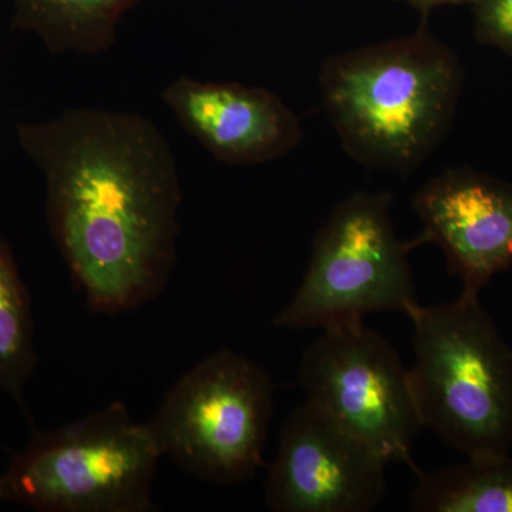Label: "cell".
Listing matches in <instances>:
<instances>
[{
    "instance_id": "6da1fadb",
    "label": "cell",
    "mask_w": 512,
    "mask_h": 512,
    "mask_svg": "<svg viewBox=\"0 0 512 512\" xmlns=\"http://www.w3.org/2000/svg\"><path fill=\"white\" fill-rule=\"evenodd\" d=\"M46 185L52 237L87 306L120 315L153 301L177 261L180 174L143 114L70 109L16 127Z\"/></svg>"
},
{
    "instance_id": "7a4b0ae2",
    "label": "cell",
    "mask_w": 512,
    "mask_h": 512,
    "mask_svg": "<svg viewBox=\"0 0 512 512\" xmlns=\"http://www.w3.org/2000/svg\"><path fill=\"white\" fill-rule=\"evenodd\" d=\"M463 79L456 52L423 25L412 36L329 57L320 99L357 163L410 173L446 138Z\"/></svg>"
},
{
    "instance_id": "3957f363",
    "label": "cell",
    "mask_w": 512,
    "mask_h": 512,
    "mask_svg": "<svg viewBox=\"0 0 512 512\" xmlns=\"http://www.w3.org/2000/svg\"><path fill=\"white\" fill-rule=\"evenodd\" d=\"M416 363L410 386L423 427L467 457L512 447V350L474 293L407 308Z\"/></svg>"
},
{
    "instance_id": "277c9868",
    "label": "cell",
    "mask_w": 512,
    "mask_h": 512,
    "mask_svg": "<svg viewBox=\"0 0 512 512\" xmlns=\"http://www.w3.org/2000/svg\"><path fill=\"white\" fill-rule=\"evenodd\" d=\"M163 457L150 424L110 403L55 430H33L0 476L3 501L42 512H147Z\"/></svg>"
},
{
    "instance_id": "5b68a950",
    "label": "cell",
    "mask_w": 512,
    "mask_h": 512,
    "mask_svg": "<svg viewBox=\"0 0 512 512\" xmlns=\"http://www.w3.org/2000/svg\"><path fill=\"white\" fill-rule=\"evenodd\" d=\"M392 195L356 192L340 201L313 241L302 284L274 325L329 329L399 312L417 302L410 252L429 244L423 232L402 241L394 231Z\"/></svg>"
},
{
    "instance_id": "8992f818",
    "label": "cell",
    "mask_w": 512,
    "mask_h": 512,
    "mask_svg": "<svg viewBox=\"0 0 512 512\" xmlns=\"http://www.w3.org/2000/svg\"><path fill=\"white\" fill-rule=\"evenodd\" d=\"M274 384L247 357L222 349L165 394L148 421L163 456L212 484L251 480L262 466Z\"/></svg>"
},
{
    "instance_id": "52a82bcc",
    "label": "cell",
    "mask_w": 512,
    "mask_h": 512,
    "mask_svg": "<svg viewBox=\"0 0 512 512\" xmlns=\"http://www.w3.org/2000/svg\"><path fill=\"white\" fill-rule=\"evenodd\" d=\"M306 402L389 463L419 473L412 450L423 429L409 370L365 322L325 329L305 350L298 376Z\"/></svg>"
},
{
    "instance_id": "ba28073f",
    "label": "cell",
    "mask_w": 512,
    "mask_h": 512,
    "mask_svg": "<svg viewBox=\"0 0 512 512\" xmlns=\"http://www.w3.org/2000/svg\"><path fill=\"white\" fill-rule=\"evenodd\" d=\"M387 463L372 448L306 402L279 436L265 483L275 512H369L386 494Z\"/></svg>"
},
{
    "instance_id": "9c48e42d",
    "label": "cell",
    "mask_w": 512,
    "mask_h": 512,
    "mask_svg": "<svg viewBox=\"0 0 512 512\" xmlns=\"http://www.w3.org/2000/svg\"><path fill=\"white\" fill-rule=\"evenodd\" d=\"M427 242L439 245L463 292L478 295L512 266V184L454 168L427 181L413 200Z\"/></svg>"
},
{
    "instance_id": "30bf717a",
    "label": "cell",
    "mask_w": 512,
    "mask_h": 512,
    "mask_svg": "<svg viewBox=\"0 0 512 512\" xmlns=\"http://www.w3.org/2000/svg\"><path fill=\"white\" fill-rule=\"evenodd\" d=\"M161 100L184 130L224 164L278 160L302 140L295 113L262 87L180 76L164 87Z\"/></svg>"
},
{
    "instance_id": "8fae6325",
    "label": "cell",
    "mask_w": 512,
    "mask_h": 512,
    "mask_svg": "<svg viewBox=\"0 0 512 512\" xmlns=\"http://www.w3.org/2000/svg\"><path fill=\"white\" fill-rule=\"evenodd\" d=\"M137 0H13V28L33 33L55 55H100L116 42Z\"/></svg>"
},
{
    "instance_id": "7c38bea8",
    "label": "cell",
    "mask_w": 512,
    "mask_h": 512,
    "mask_svg": "<svg viewBox=\"0 0 512 512\" xmlns=\"http://www.w3.org/2000/svg\"><path fill=\"white\" fill-rule=\"evenodd\" d=\"M412 494L417 512H512V460L501 456L468 457L466 464L419 473Z\"/></svg>"
},
{
    "instance_id": "4fadbf2b",
    "label": "cell",
    "mask_w": 512,
    "mask_h": 512,
    "mask_svg": "<svg viewBox=\"0 0 512 512\" xmlns=\"http://www.w3.org/2000/svg\"><path fill=\"white\" fill-rule=\"evenodd\" d=\"M36 363L35 323L28 289L12 251L0 237V389L23 409V392Z\"/></svg>"
},
{
    "instance_id": "5bb4252c",
    "label": "cell",
    "mask_w": 512,
    "mask_h": 512,
    "mask_svg": "<svg viewBox=\"0 0 512 512\" xmlns=\"http://www.w3.org/2000/svg\"><path fill=\"white\" fill-rule=\"evenodd\" d=\"M473 6L478 42L497 47L512 59V0H476Z\"/></svg>"
},
{
    "instance_id": "9a60e30c",
    "label": "cell",
    "mask_w": 512,
    "mask_h": 512,
    "mask_svg": "<svg viewBox=\"0 0 512 512\" xmlns=\"http://www.w3.org/2000/svg\"><path fill=\"white\" fill-rule=\"evenodd\" d=\"M397 2H406L423 12H429L430 9L437 8V6L466 5V3L473 5L476 0H397Z\"/></svg>"
},
{
    "instance_id": "2e32d148",
    "label": "cell",
    "mask_w": 512,
    "mask_h": 512,
    "mask_svg": "<svg viewBox=\"0 0 512 512\" xmlns=\"http://www.w3.org/2000/svg\"><path fill=\"white\" fill-rule=\"evenodd\" d=\"M0 501H3L2 500V491H0Z\"/></svg>"
}]
</instances>
